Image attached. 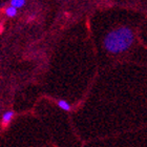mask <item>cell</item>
<instances>
[{
  "mask_svg": "<svg viewBox=\"0 0 147 147\" xmlns=\"http://www.w3.org/2000/svg\"><path fill=\"white\" fill-rule=\"evenodd\" d=\"M24 3H25V0H12V1H11V5L17 9V7L23 6Z\"/></svg>",
  "mask_w": 147,
  "mask_h": 147,
  "instance_id": "cell-5",
  "label": "cell"
},
{
  "mask_svg": "<svg viewBox=\"0 0 147 147\" xmlns=\"http://www.w3.org/2000/svg\"><path fill=\"white\" fill-rule=\"evenodd\" d=\"M57 105H58V107L60 108V109L64 110V111H69V110H71V104H69L67 101H65V100H60V101H58Z\"/></svg>",
  "mask_w": 147,
  "mask_h": 147,
  "instance_id": "cell-3",
  "label": "cell"
},
{
  "mask_svg": "<svg viewBox=\"0 0 147 147\" xmlns=\"http://www.w3.org/2000/svg\"><path fill=\"white\" fill-rule=\"evenodd\" d=\"M5 14L9 16V17H14V16L17 14V9L12 5L9 6V7H6L5 9Z\"/></svg>",
  "mask_w": 147,
  "mask_h": 147,
  "instance_id": "cell-4",
  "label": "cell"
},
{
  "mask_svg": "<svg viewBox=\"0 0 147 147\" xmlns=\"http://www.w3.org/2000/svg\"><path fill=\"white\" fill-rule=\"evenodd\" d=\"M134 41L132 31L128 28H120L110 32L104 39V47L113 54L125 52Z\"/></svg>",
  "mask_w": 147,
  "mask_h": 147,
  "instance_id": "cell-1",
  "label": "cell"
},
{
  "mask_svg": "<svg viewBox=\"0 0 147 147\" xmlns=\"http://www.w3.org/2000/svg\"><path fill=\"white\" fill-rule=\"evenodd\" d=\"M14 115L15 113L13 111V110H6L5 113L2 115V118H1V122H2V126L3 127H6V126L9 125V122L13 120L14 118Z\"/></svg>",
  "mask_w": 147,
  "mask_h": 147,
  "instance_id": "cell-2",
  "label": "cell"
}]
</instances>
